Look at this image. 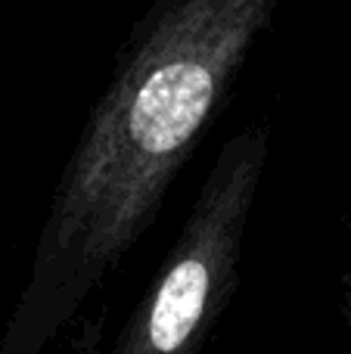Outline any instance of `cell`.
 Here are the masks:
<instances>
[{"mask_svg": "<svg viewBox=\"0 0 351 354\" xmlns=\"http://www.w3.org/2000/svg\"><path fill=\"white\" fill-rule=\"evenodd\" d=\"M342 314H345V324L351 333V268L345 270V280H342Z\"/></svg>", "mask_w": 351, "mask_h": 354, "instance_id": "cell-3", "label": "cell"}, {"mask_svg": "<svg viewBox=\"0 0 351 354\" xmlns=\"http://www.w3.org/2000/svg\"><path fill=\"white\" fill-rule=\"evenodd\" d=\"M267 153V122L236 131L218 149L178 236L106 354L205 351L240 289L243 243Z\"/></svg>", "mask_w": 351, "mask_h": 354, "instance_id": "cell-2", "label": "cell"}, {"mask_svg": "<svg viewBox=\"0 0 351 354\" xmlns=\"http://www.w3.org/2000/svg\"><path fill=\"white\" fill-rule=\"evenodd\" d=\"M280 0H153L68 153L0 354H47L155 224Z\"/></svg>", "mask_w": 351, "mask_h": 354, "instance_id": "cell-1", "label": "cell"}]
</instances>
